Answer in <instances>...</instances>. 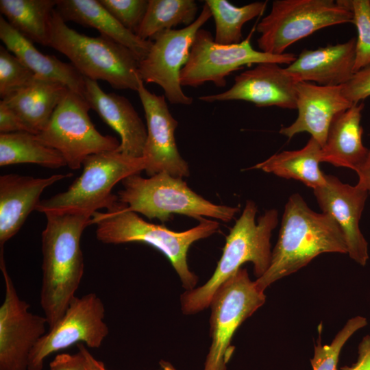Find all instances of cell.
Segmentation results:
<instances>
[{
    "label": "cell",
    "instance_id": "1",
    "mask_svg": "<svg viewBox=\"0 0 370 370\" xmlns=\"http://www.w3.org/2000/svg\"><path fill=\"white\" fill-rule=\"evenodd\" d=\"M44 214L40 304L51 328L64 315L79 286L84 271L81 237L94 213L67 209Z\"/></svg>",
    "mask_w": 370,
    "mask_h": 370
},
{
    "label": "cell",
    "instance_id": "2",
    "mask_svg": "<svg viewBox=\"0 0 370 370\" xmlns=\"http://www.w3.org/2000/svg\"><path fill=\"white\" fill-rule=\"evenodd\" d=\"M323 253L347 254L343 232L330 214L313 211L300 195L293 194L284 207L269 267L255 282L264 291Z\"/></svg>",
    "mask_w": 370,
    "mask_h": 370
},
{
    "label": "cell",
    "instance_id": "3",
    "mask_svg": "<svg viewBox=\"0 0 370 370\" xmlns=\"http://www.w3.org/2000/svg\"><path fill=\"white\" fill-rule=\"evenodd\" d=\"M96 237L105 244L142 243L149 245L169 260L186 291L194 288L198 278L187 263V254L195 242L216 233L218 221L203 218L195 227L183 232L172 231L163 225L149 223L118 200L106 212H95L91 225Z\"/></svg>",
    "mask_w": 370,
    "mask_h": 370
},
{
    "label": "cell",
    "instance_id": "4",
    "mask_svg": "<svg viewBox=\"0 0 370 370\" xmlns=\"http://www.w3.org/2000/svg\"><path fill=\"white\" fill-rule=\"evenodd\" d=\"M256 213L255 203L247 201L241 217L226 238L222 256L212 277L202 286L182 295L184 314H195L209 307L219 288L244 263H253L257 278L267 271L272 255L270 239L278 223V213L275 209L269 210L256 222Z\"/></svg>",
    "mask_w": 370,
    "mask_h": 370
},
{
    "label": "cell",
    "instance_id": "5",
    "mask_svg": "<svg viewBox=\"0 0 370 370\" xmlns=\"http://www.w3.org/2000/svg\"><path fill=\"white\" fill-rule=\"evenodd\" d=\"M48 47L66 56L84 77L138 91L142 80L137 56L109 37L88 36L69 27L56 9L49 18Z\"/></svg>",
    "mask_w": 370,
    "mask_h": 370
},
{
    "label": "cell",
    "instance_id": "6",
    "mask_svg": "<svg viewBox=\"0 0 370 370\" xmlns=\"http://www.w3.org/2000/svg\"><path fill=\"white\" fill-rule=\"evenodd\" d=\"M119 200L127 208L149 219L168 221L171 214L186 215L197 220L212 217L230 221L238 212V207L213 204L190 189L182 178L161 172L149 178L135 174L121 182Z\"/></svg>",
    "mask_w": 370,
    "mask_h": 370
},
{
    "label": "cell",
    "instance_id": "7",
    "mask_svg": "<svg viewBox=\"0 0 370 370\" xmlns=\"http://www.w3.org/2000/svg\"><path fill=\"white\" fill-rule=\"evenodd\" d=\"M83 171L64 192L40 200L36 211L75 209L95 213L99 209H108L117 200L112 193L119 182L145 171L143 158L124 155L120 149L93 154L82 164Z\"/></svg>",
    "mask_w": 370,
    "mask_h": 370
},
{
    "label": "cell",
    "instance_id": "8",
    "mask_svg": "<svg viewBox=\"0 0 370 370\" xmlns=\"http://www.w3.org/2000/svg\"><path fill=\"white\" fill-rule=\"evenodd\" d=\"M343 0H275L258 23V47L273 55L284 53L293 43L323 28L354 21Z\"/></svg>",
    "mask_w": 370,
    "mask_h": 370
},
{
    "label": "cell",
    "instance_id": "9",
    "mask_svg": "<svg viewBox=\"0 0 370 370\" xmlns=\"http://www.w3.org/2000/svg\"><path fill=\"white\" fill-rule=\"evenodd\" d=\"M84 97L69 90L45 127L38 134L44 145L59 151L66 166L77 170L89 156L119 149L116 137L101 134L88 115Z\"/></svg>",
    "mask_w": 370,
    "mask_h": 370
},
{
    "label": "cell",
    "instance_id": "10",
    "mask_svg": "<svg viewBox=\"0 0 370 370\" xmlns=\"http://www.w3.org/2000/svg\"><path fill=\"white\" fill-rule=\"evenodd\" d=\"M266 296L241 268L214 293L210 306L212 343L204 370H226L234 347L231 341L242 323L265 302Z\"/></svg>",
    "mask_w": 370,
    "mask_h": 370
},
{
    "label": "cell",
    "instance_id": "11",
    "mask_svg": "<svg viewBox=\"0 0 370 370\" xmlns=\"http://www.w3.org/2000/svg\"><path fill=\"white\" fill-rule=\"evenodd\" d=\"M251 36L240 43L225 45L217 43L208 30L199 29L188 60L180 71L181 86L198 87L212 82L217 87H224L226 77L244 66L263 62L289 65L296 59L291 53L273 55L254 49Z\"/></svg>",
    "mask_w": 370,
    "mask_h": 370
},
{
    "label": "cell",
    "instance_id": "12",
    "mask_svg": "<svg viewBox=\"0 0 370 370\" xmlns=\"http://www.w3.org/2000/svg\"><path fill=\"white\" fill-rule=\"evenodd\" d=\"M211 17L210 10L204 3L200 14L190 25L157 34L151 40L149 53L139 61L140 79L160 86L171 104L188 106L193 103V98L182 90L180 71L188 60L197 32Z\"/></svg>",
    "mask_w": 370,
    "mask_h": 370
},
{
    "label": "cell",
    "instance_id": "13",
    "mask_svg": "<svg viewBox=\"0 0 370 370\" xmlns=\"http://www.w3.org/2000/svg\"><path fill=\"white\" fill-rule=\"evenodd\" d=\"M104 318L103 303L95 293L75 296L64 315L34 347L28 370H42L47 357L75 344L100 347L109 333Z\"/></svg>",
    "mask_w": 370,
    "mask_h": 370
},
{
    "label": "cell",
    "instance_id": "14",
    "mask_svg": "<svg viewBox=\"0 0 370 370\" xmlns=\"http://www.w3.org/2000/svg\"><path fill=\"white\" fill-rule=\"evenodd\" d=\"M0 269L5 284L0 306V370H28L31 352L47 333V321L29 312V305L18 295L5 266L3 249Z\"/></svg>",
    "mask_w": 370,
    "mask_h": 370
},
{
    "label": "cell",
    "instance_id": "15",
    "mask_svg": "<svg viewBox=\"0 0 370 370\" xmlns=\"http://www.w3.org/2000/svg\"><path fill=\"white\" fill-rule=\"evenodd\" d=\"M138 94L147 121V139L143 157L149 177L166 172L183 178L190 174L187 162L177 149L175 132L178 122L172 116L164 95L150 92L140 82Z\"/></svg>",
    "mask_w": 370,
    "mask_h": 370
},
{
    "label": "cell",
    "instance_id": "16",
    "mask_svg": "<svg viewBox=\"0 0 370 370\" xmlns=\"http://www.w3.org/2000/svg\"><path fill=\"white\" fill-rule=\"evenodd\" d=\"M298 82L279 64L263 62L236 75L233 85L227 90L203 95L199 99L207 103L245 101L260 108L296 109Z\"/></svg>",
    "mask_w": 370,
    "mask_h": 370
},
{
    "label": "cell",
    "instance_id": "17",
    "mask_svg": "<svg viewBox=\"0 0 370 370\" xmlns=\"http://www.w3.org/2000/svg\"><path fill=\"white\" fill-rule=\"evenodd\" d=\"M325 177L326 184L313 190L317 203L342 230L349 257L365 266L369 259L368 243L360 230L359 221L369 193L359 183L350 186L333 175Z\"/></svg>",
    "mask_w": 370,
    "mask_h": 370
},
{
    "label": "cell",
    "instance_id": "18",
    "mask_svg": "<svg viewBox=\"0 0 370 370\" xmlns=\"http://www.w3.org/2000/svg\"><path fill=\"white\" fill-rule=\"evenodd\" d=\"M349 102L342 92V86H326L299 82L297 85V119L283 127L280 134L289 139L301 132H308L323 147L334 118L349 108Z\"/></svg>",
    "mask_w": 370,
    "mask_h": 370
},
{
    "label": "cell",
    "instance_id": "19",
    "mask_svg": "<svg viewBox=\"0 0 370 370\" xmlns=\"http://www.w3.org/2000/svg\"><path fill=\"white\" fill-rule=\"evenodd\" d=\"M84 83L85 100L90 109L120 136L121 152L131 158H142L147 127L131 102L123 96L105 92L97 81L84 77Z\"/></svg>",
    "mask_w": 370,
    "mask_h": 370
},
{
    "label": "cell",
    "instance_id": "20",
    "mask_svg": "<svg viewBox=\"0 0 370 370\" xmlns=\"http://www.w3.org/2000/svg\"><path fill=\"white\" fill-rule=\"evenodd\" d=\"M73 173L34 177L14 173L0 176V248L20 230L29 214L36 210L47 187Z\"/></svg>",
    "mask_w": 370,
    "mask_h": 370
},
{
    "label": "cell",
    "instance_id": "21",
    "mask_svg": "<svg viewBox=\"0 0 370 370\" xmlns=\"http://www.w3.org/2000/svg\"><path fill=\"white\" fill-rule=\"evenodd\" d=\"M356 38L343 43L304 49L286 70L298 82L321 86H343L354 74Z\"/></svg>",
    "mask_w": 370,
    "mask_h": 370
},
{
    "label": "cell",
    "instance_id": "22",
    "mask_svg": "<svg viewBox=\"0 0 370 370\" xmlns=\"http://www.w3.org/2000/svg\"><path fill=\"white\" fill-rule=\"evenodd\" d=\"M364 103H353L332 120L323 147L321 162L356 171L366 162L370 149L362 143L360 124Z\"/></svg>",
    "mask_w": 370,
    "mask_h": 370
},
{
    "label": "cell",
    "instance_id": "23",
    "mask_svg": "<svg viewBox=\"0 0 370 370\" xmlns=\"http://www.w3.org/2000/svg\"><path fill=\"white\" fill-rule=\"evenodd\" d=\"M0 38L6 49L36 76L61 82L69 90L84 97V76L71 64L63 62L54 56L43 54L2 15L0 16Z\"/></svg>",
    "mask_w": 370,
    "mask_h": 370
},
{
    "label": "cell",
    "instance_id": "24",
    "mask_svg": "<svg viewBox=\"0 0 370 370\" xmlns=\"http://www.w3.org/2000/svg\"><path fill=\"white\" fill-rule=\"evenodd\" d=\"M65 22L72 21L98 30L131 50L141 60L149 53L151 40H145L124 27L99 0H57L56 6Z\"/></svg>",
    "mask_w": 370,
    "mask_h": 370
},
{
    "label": "cell",
    "instance_id": "25",
    "mask_svg": "<svg viewBox=\"0 0 370 370\" xmlns=\"http://www.w3.org/2000/svg\"><path fill=\"white\" fill-rule=\"evenodd\" d=\"M69 90L61 82L35 75L26 86L1 100L32 134H38L45 127Z\"/></svg>",
    "mask_w": 370,
    "mask_h": 370
},
{
    "label": "cell",
    "instance_id": "26",
    "mask_svg": "<svg viewBox=\"0 0 370 370\" xmlns=\"http://www.w3.org/2000/svg\"><path fill=\"white\" fill-rule=\"evenodd\" d=\"M320 162L321 147L311 137L302 149L277 153L251 169L300 181L314 190L326 184L325 174L319 169Z\"/></svg>",
    "mask_w": 370,
    "mask_h": 370
},
{
    "label": "cell",
    "instance_id": "27",
    "mask_svg": "<svg viewBox=\"0 0 370 370\" xmlns=\"http://www.w3.org/2000/svg\"><path fill=\"white\" fill-rule=\"evenodd\" d=\"M57 0H1L0 11L23 36L48 47L49 21Z\"/></svg>",
    "mask_w": 370,
    "mask_h": 370
},
{
    "label": "cell",
    "instance_id": "28",
    "mask_svg": "<svg viewBox=\"0 0 370 370\" xmlns=\"http://www.w3.org/2000/svg\"><path fill=\"white\" fill-rule=\"evenodd\" d=\"M25 163L49 169L66 166L61 153L41 143L36 134L27 132L0 134V166Z\"/></svg>",
    "mask_w": 370,
    "mask_h": 370
},
{
    "label": "cell",
    "instance_id": "29",
    "mask_svg": "<svg viewBox=\"0 0 370 370\" xmlns=\"http://www.w3.org/2000/svg\"><path fill=\"white\" fill-rule=\"evenodd\" d=\"M197 12L194 0H148L147 12L136 34L151 40L164 30L180 25H190L197 18Z\"/></svg>",
    "mask_w": 370,
    "mask_h": 370
},
{
    "label": "cell",
    "instance_id": "30",
    "mask_svg": "<svg viewBox=\"0 0 370 370\" xmlns=\"http://www.w3.org/2000/svg\"><path fill=\"white\" fill-rule=\"evenodd\" d=\"M204 2L214 21V40L225 45L241 42L243 25L260 16L267 6V1H255L240 7L227 0H206Z\"/></svg>",
    "mask_w": 370,
    "mask_h": 370
},
{
    "label": "cell",
    "instance_id": "31",
    "mask_svg": "<svg viewBox=\"0 0 370 370\" xmlns=\"http://www.w3.org/2000/svg\"><path fill=\"white\" fill-rule=\"evenodd\" d=\"M367 324L361 316L347 321L330 345H321L320 341L314 346V354L311 360L313 370H337L336 365L341 349L347 341L358 330Z\"/></svg>",
    "mask_w": 370,
    "mask_h": 370
},
{
    "label": "cell",
    "instance_id": "32",
    "mask_svg": "<svg viewBox=\"0 0 370 370\" xmlns=\"http://www.w3.org/2000/svg\"><path fill=\"white\" fill-rule=\"evenodd\" d=\"M352 12L357 30L354 73L370 65V0H343Z\"/></svg>",
    "mask_w": 370,
    "mask_h": 370
},
{
    "label": "cell",
    "instance_id": "33",
    "mask_svg": "<svg viewBox=\"0 0 370 370\" xmlns=\"http://www.w3.org/2000/svg\"><path fill=\"white\" fill-rule=\"evenodd\" d=\"M35 75L5 46H0V97L4 99L29 84Z\"/></svg>",
    "mask_w": 370,
    "mask_h": 370
},
{
    "label": "cell",
    "instance_id": "34",
    "mask_svg": "<svg viewBox=\"0 0 370 370\" xmlns=\"http://www.w3.org/2000/svg\"><path fill=\"white\" fill-rule=\"evenodd\" d=\"M127 29L136 34L148 7V0H99Z\"/></svg>",
    "mask_w": 370,
    "mask_h": 370
},
{
    "label": "cell",
    "instance_id": "35",
    "mask_svg": "<svg viewBox=\"0 0 370 370\" xmlns=\"http://www.w3.org/2000/svg\"><path fill=\"white\" fill-rule=\"evenodd\" d=\"M344 97L352 103H358L370 97V65L356 72L342 86Z\"/></svg>",
    "mask_w": 370,
    "mask_h": 370
},
{
    "label": "cell",
    "instance_id": "36",
    "mask_svg": "<svg viewBox=\"0 0 370 370\" xmlns=\"http://www.w3.org/2000/svg\"><path fill=\"white\" fill-rule=\"evenodd\" d=\"M19 132H30V130L20 117L2 100L0 101V132L1 134Z\"/></svg>",
    "mask_w": 370,
    "mask_h": 370
},
{
    "label": "cell",
    "instance_id": "37",
    "mask_svg": "<svg viewBox=\"0 0 370 370\" xmlns=\"http://www.w3.org/2000/svg\"><path fill=\"white\" fill-rule=\"evenodd\" d=\"M49 370H85L84 358L79 351L75 354H58L50 362Z\"/></svg>",
    "mask_w": 370,
    "mask_h": 370
},
{
    "label": "cell",
    "instance_id": "38",
    "mask_svg": "<svg viewBox=\"0 0 370 370\" xmlns=\"http://www.w3.org/2000/svg\"><path fill=\"white\" fill-rule=\"evenodd\" d=\"M341 370H370V336H365L358 346V357L356 362Z\"/></svg>",
    "mask_w": 370,
    "mask_h": 370
},
{
    "label": "cell",
    "instance_id": "39",
    "mask_svg": "<svg viewBox=\"0 0 370 370\" xmlns=\"http://www.w3.org/2000/svg\"><path fill=\"white\" fill-rule=\"evenodd\" d=\"M77 346L84 358L85 370H107L104 364L101 361L97 360L87 349L85 345L79 343Z\"/></svg>",
    "mask_w": 370,
    "mask_h": 370
},
{
    "label": "cell",
    "instance_id": "40",
    "mask_svg": "<svg viewBox=\"0 0 370 370\" xmlns=\"http://www.w3.org/2000/svg\"><path fill=\"white\" fill-rule=\"evenodd\" d=\"M356 172L359 177L358 183L362 186L370 194V151L366 162Z\"/></svg>",
    "mask_w": 370,
    "mask_h": 370
},
{
    "label": "cell",
    "instance_id": "41",
    "mask_svg": "<svg viewBox=\"0 0 370 370\" xmlns=\"http://www.w3.org/2000/svg\"><path fill=\"white\" fill-rule=\"evenodd\" d=\"M162 370H177L171 363L167 361L161 360L160 362Z\"/></svg>",
    "mask_w": 370,
    "mask_h": 370
},
{
    "label": "cell",
    "instance_id": "42",
    "mask_svg": "<svg viewBox=\"0 0 370 370\" xmlns=\"http://www.w3.org/2000/svg\"><path fill=\"white\" fill-rule=\"evenodd\" d=\"M370 135V134H369Z\"/></svg>",
    "mask_w": 370,
    "mask_h": 370
}]
</instances>
